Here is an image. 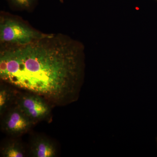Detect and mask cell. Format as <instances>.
<instances>
[{
  "label": "cell",
  "mask_w": 157,
  "mask_h": 157,
  "mask_svg": "<svg viewBox=\"0 0 157 157\" xmlns=\"http://www.w3.org/2000/svg\"><path fill=\"white\" fill-rule=\"evenodd\" d=\"M84 69V46L62 34H47L26 45L1 49L3 81L54 101L76 93Z\"/></svg>",
  "instance_id": "obj_1"
},
{
  "label": "cell",
  "mask_w": 157,
  "mask_h": 157,
  "mask_svg": "<svg viewBox=\"0 0 157 157\" xmlns=\"http://www.w3.org/2000/svg\"><path fill=\"white\" fill-rule=\"evenodd\" d=\"M46 35L15 18L1 17L0 42L2 47L26 45Z\"/></svg>",
  "instance_id": "obj_2"
},
{
  "label": "cell",
  "mask_w": 157,
  "mask_h": 157,
  "mask_svg": "<svg viewBox=\"0 0 157 157\" xmlns=\"http://www.w3.org/2000/svg\"><path fill=\"white\" fill-rule=\"evenodd\" d=\"M17 106L33 123L47 117L51 110L42 97L34 94L21 96L17 100Z\"/></svg>",
  "instance_id": "obj_3"
},
{
  "label": "cell",
  "mask_w": 157,
  "mask_h": 157,
  "mask_svg": "<svg viewBox=\"0 0 157 157\" xmlns=\"http://www.w3.org/2000/svg\"><path fill=\"white\" fill-rule=\"evenodd\" d=\"M33 124L17 106L8 112L3 121V128L7 133L19 135L27 132Z\"/></svg>",
  "instance_id": "obj_4"
},
{
  "label": "cell",
  "mask_w": 157,
  "mask_h": 157,
  "mask_svg": "<svg viewBox=\"0 0 157 157\" xmlns=\"http://www.w3.org/2000/svg\"><path fill=\"white\" fill-rule=\"evenodd\" d=\"M31 152L35 157H54L56 149L53 143L46 138H37L31 145Z\"/></svg>",
  "instance_id": "obj_5"
},
{
  "label": "cell",
  "mask_w": 157,
  "mask_h": 157,
  "mask_svg": "<svg viewBox=\"0 0 157 157\" xmlns=\"http://www.w3.org/2000/svg\"><path fill=\"white\" fill-rule=\"evenodd\" d=\"M2 155L5 157H22L25 151L22 145L17 141H12L6 144L2 149Z\"/></svg>",
  "instance_id": "obj_6"
},
{
  "label": "cell",
  "mask_w": 157,
  "mask_h": 157,
  "mask_svg": "<svg viewBox=\"0 0 157 157\" xmlns=\"http://www.w3.org/2000/svg\"><path fill=\"white\" fill-rule=\"evenodd\" d=\"M13 93L11 90L2 88L0 90V111L1 113L6 110L12 101Z\"/></svg>",
  "instance_id": "obj_7"
},
{
  "label": "cell",
  "mask_w": 157,
  "mask_h": 157,
  "mask_svg": "<svg viewBox=\"0 0 157 157\" xmlns=\"http://www.w3.org/2000/svg\"><path fill=\"white\" fill-rule=\"evenodd\" d=\"M15 8L20 9H29L33 5L36 0H9Z\"/></svg>",
  "instance_id": "obj_8"
},
{
  "label": "cell",
  "mask_w": 157,
  "mask_h": 157,
  "mask_svg": "<svg viewBox=\"0 0 157 157\" xmlns=\"http://www.w3.org/2000/svg\"><path fill=\"white\" fill-rule=\"evenodd\" d=\"M156 1H157V0H156Z\"/></svg>",
  "instance_id": "obj_9"
}]
</instances>
